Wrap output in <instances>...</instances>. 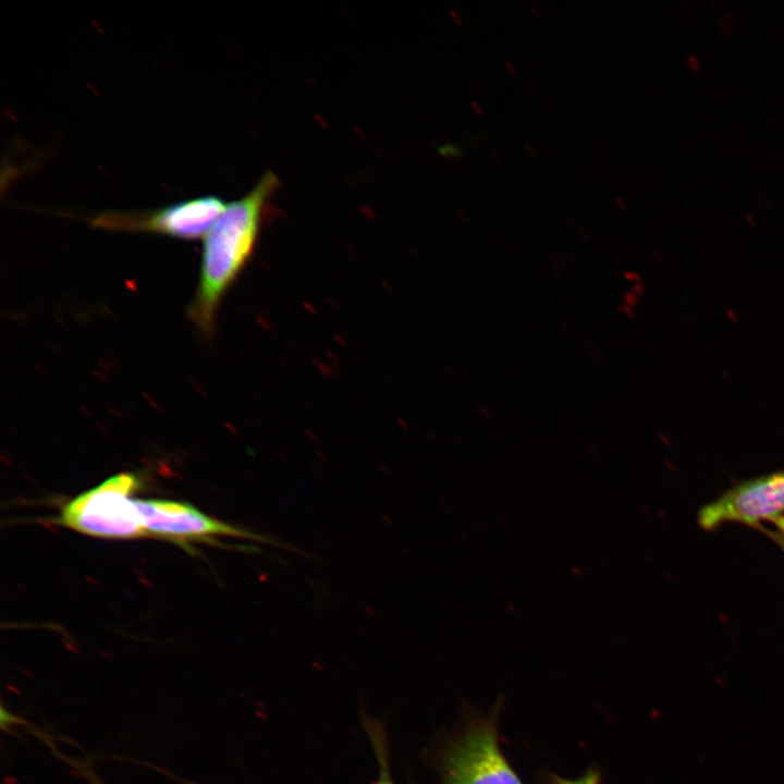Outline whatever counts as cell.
<instances>
[{
  "instance_id": "obj_10",
  "label": "cell",
  "mask_w": 784,
  "mask_h": 784,
  "mask_svg": "<svg viewBox=\"0 0 784 784\" xmlns=\"http://www.w3.org/2000/svg\"><path fill=\"white\" fill-rule=\"evenodd\" d=\"M774 522H775L776 526L779 527V529L781 530V532L784 535V517L780 516V517L775 518Z\"/></svg>"
},
{
  "instance_id": "obj_11",
  "label": "cell",
  "mask_w": 784,
  "mask_h": 784,
  "mask_svg": "<svg viewBox=\"0 0 784 784\" xmlns=\"http://www.w3.org/2000/svg\"><path fill=\"white\" fill-rule=\"evenodd\" d=\"M504 65L511 75H516L515 68L513 66V64L511 62L504 61Z\"/></svg>"
},
{
  "instance_id": "obj_2",
  "label": "cell",
  "mask_w": 784,
  "mask_h": 784,
  "mask_svg": "<svg viewBox=\"0 0 784 784\" xmlns=\"http://www.w3.org/2000/svg\"><path fill=\"white\" fill-rule=\"evenodd\" d=\"M136 488L135 475H114L68 502L61 510L59 523L97 538L133 539L148 536L132 498Z\"/></svg>"
},
{
  "instance_id": "obj_14",
  "label": "cell",
  "mask_w": 784,
  "mask_h": 784,
  "mask_svg": "<svg viewBox=\"0 0 784 784\" xmlns=\"http://www.w3.org/2000/svg\"><path fill=\"white\" fill-rule=\"evenodd\" d=\"M87 774H88L89 777H91V782H93L94 784H101L95 776H91L90 773H87Z\"/></svg>"
},
{
  "instance_id": "obj_4",
  "label": "cell",
  "mask_w": 784,
  "mask_h": 784,
  "mask_svg": "<svg viewBox=\"0 0 784 784\" xmlns=\"http://www.w3.org/2000/svg\"><path fill=\"white\" fill-rule=\"evenodd\" d=\"M225 206L220 197L207 195L154 210L101 211L88 221L97 229L197 240L206 236Z\"/></svg>"
},
{
  "instance_id": "obj_7",
  "label": "cell",
  "mask_w": 784,
  "mask_h": 784,
  "mask_svg": "<svg viewBox=\"0 0 784 784\" xmlns=\"http://www.w3.org/2000/svg\"><path fill=\"white\" fill-rule=\"evenodd\" d=\"M550 784H600V775L595 771H590L576 780H564L553 776V781Z\"/></svg>"
},
{
  "instance_id": "obj_13",
  "label": "cell",
  "mask_w": 784,
  "mask_h": 784,
  "mask_svg": "<svg viewBox=\"0 0 784 784\" xmlns=\"http://www.w3.org/2000/svg\"><path fill=\"white\" fill-rule=\"evenodd\" d=\"M615 200H616V203H617L623 209H625V205H624L623 199H622L621 197H616Z\"/></svg>"
},
{
  "instance_id": "obj_12",
  "label": "cell",
  "mask_w": 784,
  "mask_h": 784,
  "mask_svg": "<svg viewBox=\"0 0 784 784\" xmlns=\"http://www.w3.org/2000/svg\"><path fill=\"white\" fill-rule=\"evenodd\" d=\"M471 106L477 112V114L482 115L483 111L480 105H478L476 101H471Z\"/></svg>"
},
{
  "instance_id": "obj_5",
  "label": "cell",
  "mask_w": 784,
  "mask_h": 784,
  "mask_svg": "<svg viewBox=\"0 0 784 784\" xmlns=\"http://www.w3.org/2000/svg\"><path fill=\"white\" fill-rule=\"evenodd\" d=\"M134 503L148 536L181 542L230 536L280 544L262 535L215 519L185 503L158 499H134Z\"/></svg>"
},
{
  "instance_id": "obj_15",
  "label": "cell",
  "mask_w": 784,
  "mask_h": 784,
  "mask_svg": "<svg viewBox=\"0 0 784 784\" xmlns=\"http://www.w3.org/2000/svg\"><path fill=\"white\" fill-rule=\"evenodd\" d=\"M531 8H532V11L536 13L537 17L541 19V15L537 12L536 8L534 5Z\"/></svg>"
},
{
  "instance_id": "obj_3",
  "label": "cell",
  "mask_w": 784,
  "mask_h": 784,
  "mask_svg": "<svg viewBox=\"0 0 784 784\" xmlns=\"http://www.w3.org/2000/svg\"><path fill=\"white\" fill-rule=\"evenodd\" d=\"M442 784H523L501 751L494 715L470 724L440 758Z\"/></svg>"
},
{
  "instance_id": "obj_8",
  "label": "cell",
  "mask_w": 784,
  "mask_h": 784,
  "mask_svg": "<svg viewBox=\"0 0 784 784\" xmlns=\"http://www.w3.org/2000/svg\"><path fill=\"white\" fill-rule=\"evenodd\" d=\"M373 784H394L392 779L390 777V775L387 772L385 765H384V768H382L381 775Z\"/></svg>"
},
{
  "instance_id": "obj_9",
  "label": "cell",
  "mask_w": 784,
  "mask_h": 784,
  "mask_svg": "<svg viewBox=\"0 0 784 784\" xmlns=\"http://www.w3.org/2000/svg\"><path fill=\"white\" fill-rule=\"evenodd\" d=\"M688 65L694 70L699 68L698 60L691 54L688 57Z\"/></svg>"
},
{
  "instance_id": "obj_1",
  "label": "cell",
  "mask_w": 784,
  "mask_h": 784,
  "mask_svg": "<svg viewBox=\"0 0 784 784\" xmlns=\"http://www.w3.org/2000/svg\"><path fill=\"white\" fill-rule=\"evenodd\" d=\"M278 186L275 174L266 172L246 195L225 206L205 236L198 285L188 309L205 336L212 334L222 298L252 259Z\"/></svg>"
},
{
  "instance_id": "obj_6",
  "label": "cell",
  "mask_w": 784,
  "mask_h": 784,
  "mask_svg": "<svg viewBox=\"0 0 784 784\" xmlns=\"http://www.w3.org/2000/svg\"><path fill=\"white\" fill-rule=\"evenodd\" d=\"M784 512V470L746 481L703 506L698 516L705 529L727 522L755 524Z\"/></svg>"
}]
</instances>
